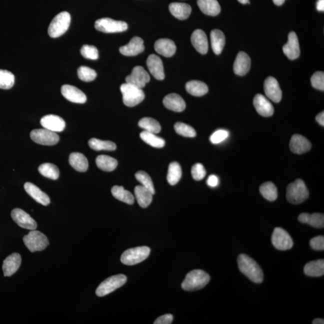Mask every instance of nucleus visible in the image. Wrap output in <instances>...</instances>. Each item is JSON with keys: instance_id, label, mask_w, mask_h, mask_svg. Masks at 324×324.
<instances>
[{"instance_id": "nucleus-28", "label": "nucleus", "mask_w": 324, "mask_h": 324, "mask_svg": "<svg viewBox=\"0 0 324 324\" xmlns=\"http://www.w3.org/2000/svg\"><path fill=\"white\" fill-rule=\"evenodd\" d=\"M169 9L170 14L180 20L188 19L192 12L191 6L182 2L170 3Z\"/></svg>"}, {"instance_id": "nucleus-3", "label": "nucleus", "mask_w": 324, "mask_h": 324, "mask_svg": "<svg viewBox=\"0 0 324 324\" xmlns=\"http://www.w3.org/2000/svg\"><path fill=\"white\" fill-rule=\"evenodd\" d=\"M308 191L304 182L297 179L288 186L286 199L293 204H299L304 202L308 197Z\"/></svg>"}, {"instance_id": "nucleus-59", "label": "nucleus", "mask_w": 324, "mask_h": 324, "mask_svg": "<svg viewBox=\"0 0 324 324\" xmlns=\"http://www.w3.org/2000/svg\"><path fill=\"white\" fill-rule=\"evenodd\" d=\"M238 1L243 4H248V3H249V0H238Z\"/></svg>"}, {"instance_id": "nucleus-14", "label": "nucleus", "mask_w": 324, "mask_h": 324, "mask_svg": "<svg viewBox=\"0 0 324 324\" xmlns=\"http://www.w3.org/2000/svg\"><path fill=\"white\" fill-rule=\"evenodd\" d=\"M264 91L267 98L270 100L278 103L282 100V92L279 86L278 81L274 78L270 76L267 78L264 82Z\"/></svg>"}, {"instance_id": "nucleus-31", "label": "nucleus", "mask_w": 324, "mask_h": 324, "mask_svg": "<svg viewBox=\"0 0 324 324\" xmlns=\"http://www.w3.org/2000/svg\"><path fill=\"white\" fill-rule=\"evenodd\" d=\"M298 219L302 223L308 224L314 228H322L324 226V216L320 213H314L312 214L302 213L298 216Z\"/></svg>"}, {"instance_id": "nucleus-9", "label": "nucleus", "mask_w": 324, "mask_h": 324, "mask_svg": "<svg viewBox=\"0 0 324 324\" xmlns=\"http://www.w3.org/2000/svg\"><path fill=\"white\" fill-rule=\"evenodd\" d=\"M94 26L98 31L105 33L123 32L128 28V24L124 21L116 20L108 18L96 20Z\"/></svg>"}, {"instance_id": "nucleus-51", "label": "nucleus", "mask_w": 324, "mask_h": 324, "mask_svg": "<svg viewBox=\"0 0 324 324\" xmlns=\"http://www.w3.org/2000/svg\"><path fill=\"white\" fill-rule=\"evenodd\" d=\"M229 136V132L225 130H218L213 133L210 138L211 142L214 144H220Z\"/></svg>"}, {"instance_id": "nucleus-19", "label": "nucleus", "mask_w": 324, "mask_h": 324, "mask_svg": "<svg viewBox=\"0 0 324 324\" xmlns=\"http://www.w3.org/2000/svg\"><path fill=\"white\" fill-rule=\"evenodd\" d=\"M285 55L291 60L298 58L300 55V45L298 37L295 32H290L288 36V41L283 47Z\"/></svg>"}, {"instance_id": "nucleus-33", "label": "nucleus", "mask_w": 324, "mask_h": 324, "mask_svg": "<svg viewBox=\"0 0 324 324\" xmlns=\"http://www.w3.org/2000/svg\"><path fill=\"white\" fill-rule=\"evenodd\" d=\"M212 47L216 55H220L225 44L224 35L220 30H213L210 34Z\"/></svg>"}, {"instance_id": "nucleus-29", "label": "nucleus", "mask_w": 324, "mask_h": 324, "mask_svg": "<svg viewBox=\"0 0 324 324\" xmlns=\"http://www.w3.org/2000/svg\"><path fill=\"white\" fill-rule=\"evenodd\" d=\"M197 3L204 14L216 16L220 14L221 8L217 0H198Z\"/></svg>"}, {"instance_id": "nucleus-38", "label": "nucleus", "mask_w": 324, "mask_h": 324, "mask_svg": "<svg viewBox=\"0 0 324 324\" xmlns=\"http://www.w3.org/2000/svg\"><path fill=\"white\" fill-rule=\"evenodd\" d=\"M182 176V170L180 165L177 162L170 163L168 168L167 175L168 182L170 185L174 186L178 182Z\"/></svg>"}, {"instance_id": "nucleus-10", "label": "nucleus", "mask_w": 324, "mask_h": 324, "mask_svg": "<svg viewBox=\"0 0 324 324\" xmlns=\"http://www.w3.org/2000/svg\"><path fill=\"white\" fill-rule=\"evenodd\" d=\"M34 142L43 146H54L59 142L60 138L56 132L46 128L34 129L30 134Z\"/></svg>"}, {"instance_id": "nucleus-54", "label": "nucleus", "mask_w": 324, "mask_h": 324, "mask_svg": "<svg viewBox=\"0 0 324 324\" xmlns=\"http://www.w3.org/2000/svg\"><path fill=\"white\" fill-rule=\"evenodd\" d=\"M206 183L210 187L215 188L218 184V178L214 175L210 176L207 180Z\"/></svg>"}, {"instance_id": "nucleus-53", "label": "nucleus", "mask_w": 324, "mask_h": 324, "mask_svg": "<svg viewBox=\"0 0 324 324\" xmlns=\"http://www.w3.org/2000/svg\"><path fill=\"white\" fill-rule=\"evenodd\" d=\"M173 321V316L171 314H164L158 318L154 322V324H170Z\"/></svg>"}, {"instance_id": "nucleus-41", "label": "nucleus", "mask_w": 324, "mask_h": 324, "mask_svg": "<svg viewBox=\"0 0 324 324\" xmlns=\"http://www.w3.org/2000/svg\"><path fill=\"white\" fill-rule=\"evenodd\" d=\"M88 145L90 148L96 151H101V150L114 151L116 148L115 143L109 140H102L96 138H92L90 140Z\"/></svg>"}, {"instance_id": "nucleus-34", "label": "nucleus", "mask_w": 324, "mask_h": 324, "mask_svg": "<svg viewBox=\"0 0 324 324\" xmlns=\"http://www.w3.org/2000/svg\"><path fill=\"white\" fill-rule=\"evenodd\" d=\"M186 91L192 96L200 97L206 94L208 87L206 84L200 80L189 81L186 85Z\"/></svg>"}, {"instance_id": "nucleus-15", "label": "nucleus", "mask_w": 324, "mask_h": 324, "mask_svg": "<svg viewBox=\"0 0 324 324\" xmlns=\"http://www.w3.org/2000/svg\"><path fill=\"white\" fill-rule=\"evenodd\" d=\"M43 128L54 132H61L64 130L66 122L62 117L56 115H47L40 120Z\"/></svg>"}, {"instance_id": "nucleus-6", "label": "nucleus", "mask_w": 324, "mask_h": 324, "mask_svg": "<svg viewBox=\"0 0 324 324\" xmlns=\"http://www.w3.org/2000/svg\"><path fill=\"white\" fill-rule=\"evenodd\" d=\"M23 242L31 252L44 250L50 244L47 236L35 230H31L27 235L24 236Z\"/></svg>"}, {"instance_id": "nucleus-18", "label": "nucleus", "mask_w": 324, "mask_h": 324, "mask_svg": "<svg viewBox=\"0 0 324 324\" xmlns=\"http://www.w3.org/2000/svg\"><path fill=\"white\" fill-rule=\"evenodd\" d=\"M254 105L258 114L265 117L271 116L274 112V107L262 94H258L254 99Z\"/></svg>"}, {"instance_id": "nucleus-11", "label": "nucleus", "mask_w": 324, "mask_h": 324, "mask_svg": "<svg viewBox=\"0 0 324 324\" xmlns=\"http://www.w3.org/2000/svg\"><path fill=\"white\" fill-rule=\"evenodd\" d=\"M272 242L275 248L280 250H289L292 248L293 241L290 234L281 228H276L273 231Z\"/></svg>"}, {"instance_id": "nucleus-2", "label": "nucleus", "mask_w": 324, "mask_h": 324, "mask_svg": "<svg viewBox=\"0 0 324 324\" xmlns=\"http://www.w3.org/2000/svg\"><path fill=\"white\" fill-rule=\"evenodd\" d=\"M210 280L208 274L201 270H194L188 272L183 281L182 287L187 291H194L205 287Z\"/></svg>"}, {"instance_id": "nucleus-46", "label": "nucleus", "mask_w": 324, "mask_h": 324, "mask_svg": "<svg viewBox=\"0 0 324 324\" xmlns=\"http://www.w3.org/2000/svg\"><path fill=\"white\" fill-rule=\"evenodd\" d=\"M78 75L81 80L84 82H91L96 79L97 73L94 70L86 66H80L78 68Z\"/></svg>"}, {"instance_id": "nucleus-30", "label": "nucleus", "mask_w": 324, "mask_h": 324, "mask_svg": "<svg viewBox=\"0 0 324 324\" xmlns=\"http://www.w3.org/2000/svg\"><path fill=\"white\" fill-rule=\"evenodd\" d=\"M69 164L78 172H84L88 170V162L80 152H72L69 156Z\"/></svg>"}, {"instance_id": "nucleus-32", "label": "nucleus", "mask_w": 324, "mask_h": 324, "mask_svg": "<svg viewBox=\"0 0 324 324\" xmlns=\"http://www.w3.org/2000/svg\"><path fill=\"white\" fill-rule=\"evenodd\" d=\"M134 194L138 204L142 208H146L152 202L153 194L142 186L135 187Z\"/></svg>"}, {"instance_id": "nucleus-4", "label": "nucleus", "mask_w": 324, "mask_h": 324, "mask_svg": "<svg viewBox=\"0 0 324 324\" xmlns=\"http://www.w3.org/2000/svg\"><path fill=\"white\" fill-rule=\"evenodd\" d=\"M71 16L68 12H62L54 17L48 28V34L50 38L60 37L68 31L70 26Z\"/></svg>"}, {"instance_id": "nucleus-40", "label": "nucleus", "mask_w": 324, "mask_h": 324, "mask_svg": "<svg viewBox=\"0 0 324 324\" xmlns=\"http://www.w3.org/2000/svg\"><path fill=\"white\" fill-rule=\"evenodd\" d=\"M260 191L262 196L269 201H274L277 199L278 192L277 188L272 182H266L261 185Z\"/></svg>"}, {"instance_id": "nucleus-36", "label": "nucleus", "mask_w": 324, "mask_h": 324, "mask_svg": "<svg viewBox=\"0 0 324 324\" xmlns=\"http://www.w3.org/2000/svg\"><path fill=\"white\" fill-rule=\"evenodd\" d=\"M96 163L98 168L106 172L116 170L118 165V162L116 158L106 155L98 156L96 159Z\"/></svg>"}, {"instance_id": "nucleus-23", "label": "nucleus", "mask_w": 324, "mask_h": 324, "mask_svg": "<svg viewBox=\"0 0 324 324\" xmlns=\"http://www.w3.org/2000/svg\"><path fill=\"white\" fill-rule=\"evenodd\" d=\"M250 58L248 54L244 52H240L234 62V73L238 76H244L250 70Z\"/></svg>"}, {"instance_id": "nucleus-45", "label": "nucleus", "mask_w": 324, "mask_h": 324, "mask_svg": "<svg viewBox=\"0 0 324 324\" xmlns=\"http://www.w3.org/2000/svg\"><path fill=\"white\" fill-rule=\"evenodd\" d=\"M135 177L144 188L148 189L153 194H155L154 184H153L151 177L148 174L144 172V171H138L135 174Z\"/></svg>"}, {"instance_id": "nucleus-25", "label": "nucleus", "mask_w": 324, "mask_h": 324, "mask_svg": "<svg viewBox=\"0 0 324 324\" xmlns=\"http://www.w3.org/2000/svg\"><path fill=\"white\" fill-rule=\"evenodd\" d=\"M24 188L26 193L34 199L36 202L40 203L42 205L47 206L50 204V200L48 195L42 191L38 186L32 182H26L24 184Z\"/></svg>"}, {"instance_id": "nucleus-21", "label": "nucleus", "mask_w": 324, "mask_h": 324, "mask_svg": "<svg viewBox=\"0 0 324 324\" xmlns=\"http://www.w3.org/2000/svg\"><path fill=\"white\" fill-rule=\"evenodd\" d=\"M144 40L139 37L132 38L128 44L120 48V52L125 56H135L144 52Z\"/></svg>"}, {"instance_id": "nucleus-8", "label": "nucleus", "mask_w": 324, "mask_h": 324, "mask_svg": "<svg viewBox=\"0 0 324 324\" xmlns=\"http://www.w3.org/2000/svg\"><path fill=\"white\" fill-rule=\"evenodd\" d=\"M127 282V277L124 274H117L108 278L102 282L96 290V294L98 296H104L122 287Z\"/></svg>"}, {"instance_id": "nucleus-12", "label": "nucleus", "mask_w": 324, "mask_h": 324, "mask_svg": "<svg viewBox=\"0 0 324 324\" xmlns=\"http://www.w3.org/2000/svg\"><path fill=\"white\" fill-rule=\"evenodd\" d=\"M150 80V75L141 66H136L132 74L126 78V83L142 89Z\"/></svg>"}, {"instance_id": "nucleus-48", "label": "nucleus", "mask_w": 324, "mask_h": 324, "mask_svg": "<svg viewBox=\"0 0 324 324\" xmlns=\"http://www.w3.org/2000/svg\"><path fill=\"white\" fill-rule=\"evenodd\" d=\"M80 54L84 58L96 60L98 58L97 48L92 45L85 44L81 48Z\"/></svg>"}, {"instance_id": "nucleus-13", "label": "nucleus", "mask_w": 324, "mask_h": 324, "mask_svg": "<svg viewBox=\"0 0 324 324\" xmlns=\"http://www.w3.org/2000/svg\"><path fill=\"white\" fill-rule=\"evenodd\" d=\"M12 218L18 226L29 230H34L37 228L36 222L28 213L20 208H14L11 212Z\"/></svg>"}, {"instance_id": "nucleus-55", "label": "nucleus", "mask_w": 324, "mask_h": 324, "mask_svg": "<svg viewBox=\"0 0 324 324\" xmlns=\"http://www.w3.org/2000/svg\"><path fill=\"white\" fill-rule=\"evenodd\" d=\"M316 122L319 123L320 126H324V112L322 111V112L320 113L316 116Z\"/></svg>"}, {"instance_id": "nucleus-47", "label": "nucleus", "mask_w": 324, "mask_h": 324, "mask_svg": "<svg viewBox=\"0 0 324 324\" xmlns=\"http://www.w3.org/2000/svg\"><path fill=\"white\" fill-rule=\"evenodd\" d=\"M174 128H175L176 134L182 135V136L194 138L196 136V132L194 129L190 126L184 124V123L176 122L174 126Z\"/></svg>"}, {"instance_id": "nucleus-52", "label": "nucleus", "mask_w": 324, "mask_h": 324, "mask_svg": "<svg viewBox=\"0 0 324 324\" xmlns=\"http://www.w3.org/2000/svg\"><path fill=\"white\" fill-rule=\"evenodd\" d=\"M311 248L314 250H324V237L320 236L314 237L312 238L310 242Z\"/></svg>"}, {"instance_id": "nucleus-17", "label": "nucleus", "mask_w": 324, "mask_h": 324, "mask_svg": "<svg viewBox=\"0 0 324 324\" xmlns=\"http://www.w3.org/2000/svg\"><path fill=\"white\" fill-rule=\"evenodd\" d=\"M62 94L68 101L75 104H84L86 101V96L76 86L64 85L62 86Z\"/></svg>"}, {"instance_id": "nucleus-7", "label": "nucleus", "mask_w": 324, "mask_h": 324, "mask_svg": "<svg viewBox=\"0 0 324 324\" xmlns=\"http://www.w3.org/2000/svg\"><path fill=\"white\" fill-rule=\"evenodd\" d=\"M150 254V248L146 246L129 248L122 254L121 261L124 265H136L146 260Z\"/></svg>"}, {"instance_id": "nucleus-37", "label": "nucleus", "mask_w": 324, "mask_h": 324, "mask_svg": "<svg viewBox=\"0 0 324 324\" xmlns=\"http://www.w3.org/2000/svg\"><path fill=\"white\" fill-rule=\"evenodd\" d=\"M111 193L114 198L123 202L129 205H132L134 203V199L133 194L130 192L125 190L122 186H114L111 189Z\"/></svg>"}, {"instance_id": "nucleus-16", "label": "nucleus", "mask_w": 324, "mask_h": 324, "mask_svg": "<svg viewBox=\"0 0 324 324\" xmlns=\"http://www.w3.org/2000/svg\"><path fill=\"white\" fill-rule=\"evenodd\" d=\"M290 147L293 153L302 154L307 152L312 148V144L307 138L302 135L296 134L291 138Z\"/></svg>"}, {"instance_id": "nucleus-26", "label": "nucleus", "mask_w": 324, "mask_h": 324, "mask_svg": "<svg viewBox=\"0 0 324 324\" xmlns=\"http://www.w3.org/2000/svg\"><path fill=\"white\" fill-rule=\"evenodd\" d=\"M163 102L165 107L174 112H181L186 106L184 99L176 93L165 96Z\"/></svg>"}, {"instance_id": "nucleus-44", "label": "nucleus", "mask_w": 324, "mask_h": 324, "mask_svg": "<svg viewBox=\"0 0 324 324\" xmlns=\"http://www.w3.org/2000/svg\"><path fill=\"white\" fill-rule=\"evenodd\" d=\"M14 84V76L12 72L0 69V88L10 89Z\"/></svg>"}, {"instance_id": "nucleus-39", "label": "nucleus", "mask_w": 324, "mask_h": 324, "mask_svg": "<svg viewBox=\"0 0 324 324\" xmlns=\"http://www.w3.org/2000/svg\"><path fill=\"white\" fill-rule=\"evenodd\" d=\"M140 137L144 142L154 148H163L165 141L160 137L156 136L154 134L147 131H143L140 134Z\"/></svg>"}, {"instance_id": "nucleus-49", "label": "nucleus", "mask_w": 324, "mask_h": 324, "mask_svg": "<svg viewBox=\"0 0 324 324\" xmlns=\"http://www.w3.org/2000/svg\"><path fill=\"white\" fill-rule=\"evenodd\" d=\"M311 83L314 88L324 90V74L323 72H316L311 78Z\"/></svg>"}, {"instance_id": "nucleus-27", "label": "nucleus", "mask_w": 324, "mask_h": 324, "mask_svg": "<svg viewBox=\"0 0 324 324\" xmlns=\"http://www.w3.org/2000/svg\"><path fill=\"white\" fill-rule=\"evenodd\" d=\"M154 49L160 55L170 57L175 54L176 48L175 43L170 39L161 38L156 42Z\"/></svg>"}, {"instance_id": "nucleus-22", "label": "nucleus", "mask_w": 324, "mask_h": 324, "mask_svg": "<svg viewBox=\"0 0 324 324\" xmlns=\"http://www.w3.org/2000/svg\"><path fill=\"white\" fill-rule=\"evenodd\" d=\"M21 256L19 254L14 253L9 255L3 261L2 270L5 277H10L19 269L21 264Z\"/></svg>"}, {"instance_id": "nucleus-50", "label": "nucleus", "mask_w": 324, "mask_h": 324, "mask_svg": "<svg viewBox=\"0 0 324 324\" xmlns=\"http://www.w3.org/2000/svg\"><path fill=\"white\" fill-rule=\"evenodd\" d=\"M192 176L194 180L200 181L206 176V170L203 165L200 164H196L192 168Z\"/></svg>"}, {"instance_id": "nucleus-5", "label": "nucleus", "mask_w": 324, "mask_h": 324, "mask_svg": "<svg viewBox=\"0 0 324 324\" xmlns=\"http://www.w3.org/2000/svg\"><path fill=\"white\" fill-rule=\"evenodd\" d=\"M120 90L122 95L123 103L128 107L136 106L145 98V94L142 89L130 84H122L120 86Z\"/></svg>"}, {"instance_id": "nucleus-1", "label": "nucleus", "mask_w": 324, "mask_h": 324, "mask_svg": "<svg viewBox=\"0 0 324 324\" xmlns=\"http://www.w3.org/2000/svg\"><path fill=\"white\" fill-rule=\"evenodd\" d=\"M240 271L256 284L262 283L264 279L262 270L256 261L248 255L241 254L238 258Z\"/></svg>"}, {"instance_id": "nucleus-56", "label": "nucleus", "mask_w": 324, "mask_h": 324, "mask_svg": "<svg viewBox=\"0 0 324 324\" xmlns=\"http://www.w3.org/2000/svg\"><path fill=\"white\" fill-rule=\"evenodd\" d=\"M316 8L318 11H324V0H318L316 3Z\"/></svg>"}, {"instance_id": "nucleus-42", "label": "nucleus", "mask_w": 324, "mask_h": 324, "mask_svg": "<svg viewBox=\"0 0 324 324\" xmlns=\"http://www.w3.org/2000/svg\"><path fill=\"white\" fill-rule=\"evenodd\" d=\"M38 170L41 174V175L54 180L58 179L60 176L58 168H57L56 165L52 164L46 163L42 164L39 166Z\"/></svg>"}, {"instance_id": "nucleus-43", "label": "nucleus", "mask_w": 324, "mask_h": 324, "mask_svg": "<svg viewBox=\"0 0 324 324\" xmlns=\"http://www.w3.org/2000/svg\"><path fill=\"white\" fill-rule=\"evenodd\" d=\"M140 128L144 130L151 132L152 134H158L161 130V126L159 122L154 118L146 117L140 120L138 122Z\"/></svg>"}, {"instance_id": "nucleus-58", "label": "nucleus", "mask_w": 324, "mask_h": 324, "mask_svg": "<svg viewBox=\"0 0 324 324\" xmlns=\"http://www.w3.org/2000/svg\"><path fill=\"white\" fill-rule=\"evenodd\" d=\"M272 1L276 6H280L284 4L285 0H272Z\"/></svg>"}, {"instance_id": "nucleus-20", "label": "nucleus", "mask_w": 324, "mask_h": 324, "mask_svg": "<svg viewBox=\"0 0 324 324\" xmlns=\"http://www.w3.org/2000/svg\"><path fill=\"white\" fill-rule=\"evenodd\" d=\"M146 65L150 73L156 79L164 80V73L163 62H162L160 57L154 55V54H152L147 58Z\"/></svg>"}, {"instance_id": "nucleus-57", "label": "nucleus", "mask_w": 324, "mask_h": 324, "mask_svg": "<svg viewBox=\"0 0 324 324\" xmlns=\"http://www.w3.org/2000/svg\"><path fill=\"white\" fill-rule=\"evenodd\" d=\"M313 324H324V320L323 319H321V318H316V319H315L314 321L313 322H312Z\"/></svg>"}, {"instance_id": "nucleus-35", "label": "nucleus", "mask_w": 324, "mask_h": 324, "mask_svg": "<svg viewBox=\"0 0 324 324\" xmlns=\"http://www.w3.org/2000/svg\"><path fill=\"white\" fill-rule=\"evenodd\" d=\"M304 272L306 275L310 277H320L324 274V260H319L311 261L304 266Z\"/></svg>"}, {"instance_id": "nucleus-24", "label": "nucleus", "mask_w": 324, "mask_h": 324, "mask_svg": "<svg viewBox=\"0 0 324 324\" xmlns=\"http://www.w3.org/2000/svg\"><path fill=\"white\" fill-rule=\"evenodd\" d=\"M191 42L198 52L206 54L208 50V39L205 32L201 30H196L192 33Z\"/></svg>"}]
</instances>
